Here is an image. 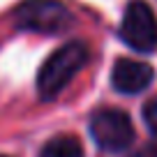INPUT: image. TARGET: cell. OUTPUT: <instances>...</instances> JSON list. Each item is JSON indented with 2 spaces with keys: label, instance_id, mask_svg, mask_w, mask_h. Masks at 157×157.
Wrapping results in <instances>:
<instances>
[{
  "label": "cell",
  "instance_id": "6da1fadb",
  "mask_svg": "<svg viewBox=\"0 0 157 157\" xmlns=\"http://www.w3.org/2000/svg\"><path fill=\"white\" fill-rule=\"evenodd\" d=\"M86 63V46L74 42V44H65L58 51L46 58L42 65L37 76V90L42 97H53L58 90H63L69 83V78L83 67Z\"/></svg>",
  "mask_w": 157,
  "mask_h": 157
},
{
  "label": "cell",
  "instance_id": "7a4b0ae2",
  "mask_svg": "<svg viewBox=\"0 0 157 157\" xmlns=\"http://www.w3.org/2000/svg\"><path fill=\"white\" fill-rule=\"evenodd\" d=\"M19 28L35 33H60L69 21V12L60 0H23L14 10Z\"/></svg>",
  "mask_w": 157,
  "mask_h": 157
},
{
  "label": "cell",
  "instance_id": "3957f363",
  "mask_svg": "<svg viewBox=\"0 0 157 157\" xmlns=\"http://www.w3.org/2000/svg\"><path fill=\"white\" fill-rule=\"evenodd\" d=\"M90 132L99 148L109 152H118L132 143L134 139V127L127 113L118 109H102L93 116L90 120Z\"/></svg>",
  "mask_w": 157,
  "mask_h": 157
},
{
  "label": "cell",
  "instance_id": "277c9868",
  "mask_svg": "<svg viewBox=\"0 0 157 157\" xmlns=\"http://www.w3.org/2000/svg\"><path fill=\"white\" fill-rule=\"evenodd\" d=\"M120 35L132 49L143 51V53L157 46V19L143 0H132L127 5Z\"/></svg>",
  "mask_w": 157,
  "mask_h": 157
},
{
  "label": "cell",
  "instance_id": "5b68a950",
  "mask_svg": "<svg viewBox=\"0 0 157 157\" xmlns=\"http://www.w3.org/2000/svg\"><path fill=\"white\" fill-rule=\"evenodd\" d=\"M113 86L120 93H141L150 86L152 81V67L148 63H141V60H129V58H120L116 65H113Z\"/></svg>",
  "mask_w": 157,
  "mask_h": 157
},
{
  "label": "cell",
  "instance_id": "8992f818",
  "mask_svg": "<svg viewBox=\"0 0 157 157\" xmlns=\"http://www.w3.org/2000/svg\"><path fill=\"white\" fill-rule=\"evenodd\" d=\"M39 157H83V146L76 136H56L44 146Z\"/></svg>",
  "mask_w": 157,
  "mask_h": 157
},
{
  "label": "cell",
  "instance_id": "52a82bcc",
  "mask_svg": "<svg viewBox=\"0 0 157 157\" xmlns=\"http://www.w3.org/2000/svg\"><path fill=\"white\" fill-rule=\"evenodd\" d=\"M143 116H146L148 127H150L152 132L157 134V97H155V99H150V102L146 104V109H143Z\"/></svg>",
  "mask_w": 157,
  "mask_h": 157
},
{
  "label": "cell",
  "instance_id": "ba28073f",
  "mask_svg": "<svg viewBox=\"0 0 157 157\" xmlns=\"http://www.w3.org/2000/svg\"><path fill=\"white\" fill-rule=\"evenodd\" d=\"M132 157H157V146H146L143 150H139L136 155Z\"/></svg>",
  "mask_w": 157,
  "mask_h": 157
}]
</instances>
